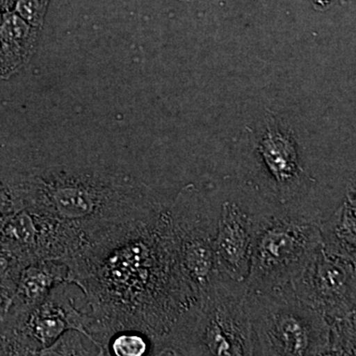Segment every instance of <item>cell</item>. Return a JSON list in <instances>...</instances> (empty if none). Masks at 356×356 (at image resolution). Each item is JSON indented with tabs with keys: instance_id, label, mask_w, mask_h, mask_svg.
Here are the masks:
<instances>
[{
	"instance_id": "obj_1",
	"label": "cell",
	"mask_w": 356,
	"mask_h": 356,
	"mask_svg": "<svg viewBox=\"0 0 356 356\" xmlns=\"http://www.w3.org/2000/svg\"><path fill=\"white\" fill-rule=\"evenodd\" d=\"M168 207L67 264L69 283L86 294L95 337L107 350L120 332H139L153 343L197 301L178 261Z\"/></svg>"
},
{
	"instance_id": "obj_2",
	"label": "cell",
	"mask_w": 356,
	"mask_h": 356,
	"mask_svg": "<svg viewBox=\"0 0 356 356\" xmlns=\"http://www.w3.org/2000/svg\"><path fill=\"white\" fill-rule=\"evenodd\" d=\"M7 177L17 210L69 229L81 252L120 238L166 204L144 182L103 166L53 165Z\"/></svg>"
},
{
	"instance_id": "obj_3",
	"label": "cell",
	"mask_w": 356,
	"mask_h": 356,
	"mask_svg": "<svg viewBox=\"0 0 356 356\" xmlns=\"http://www.w3.org/2000/svg\"><path fill=\"white\" fill-rule=\"evenodd\" d=\"M245 282L222 275L152 344V355H254Z\"/></svg>"
},
{
	"instance_id": "obj_4",
	"label": "cell",
	"mask_w": 356,
	"mask_h": 356,
	"mask_svg": "<svg viewBox=\"0 0 356 356\" xmlns=\"http://www.w3.org/2000/svg\"><path fill=\"white\" fill-rule=\"evenodd\" d=\"M320 219L299 205L267 213L252 250L248 292L288 290L322 245Z\"/></svg>"
},
{
	"instance_id": "obj_5",
	"label": "cell",
	"mask_w": 356,
	"mask_h": 356,
	"mask_svg": "<svg viewBox=\"0 0 356 356\" xmlns=\"http://www.w3.org/2000/svg\"><path fill=\"white\" fill-rule=\"evenodd\" d=\"M254 355H329L331 325L289 290L248 292Z\"/></svg>"
},
{
	"instance_id": "obj_6",
	"label": "cell",
	"mask_w": 356,
	"mask_h": 356,
	"mask_svg": "<svg viewBox=\"0 0 356 356\" xmlns=\"http://www.w3.org/2000/svg\"><path fill=\"white\" fill-rule=\"evenodd\" d=\"M168 209L178 261L198 300L221 275L215 248L219 216L193 184L178 192Z\"/></svg>"
},
{
	"instance_id": "obj_7",
	"label": "cell",
	"mask_w": 356,
	"mask_h": 356,
	"mask_svg": "<svg viewBox=\"0 0 356 356\" xmlns=\"http://www.w3.org/2000/svg\"><path fill=\"white\" fill-rule=\"evenodd\" d=\"M288 290L329 322L348 317L356 313V262L327 254L322 245Z\"/></svg>"
},
{
	"instance_id": "obj_8",
	"label": "cell",
	"mask_w": 356,
	"mask_h": 356,
	"mask_svg": "<svg viewBox=\"0 0 356 356\" xmlns=\"http://www.w3.org/2000/svg\"><path fill=\"white\" fill-rule=\"evenodd\" d=\"M267 212H254L240 200L222 204L216 236L218 271L236 282H245L250 273L252 250Z\"/></svg>"
},
{
	"instance_id": "obj_9",
	"label": "cell",
	"mask_w": 356,
	"mask_h": 356,
	"mask_svg": "<svg viewBox=\"0 0 356 356\" xmlns=\"http://www.w3.org/2000/svg\"><path fill=\"white\" fill-rule=\"evenodd\" d=\"M67 284L70 283H62L51 289L48 296L30 312L24 322L15 327L29 355H40L42 350L69 330H77L97 341L95 318L90 313H83L76 308L65 290Z\"/></svg>"
},
{
	"instance_id": "obj_10",
	"label": "cell",
	"mask_w": 356,
	"mask_h": 356,
	"mask_svg": "<svg viewBox=\"0 0 356 356\" xmlns=\"http://www.w3.org/2000/svg\"><path fill=\"white\" fill-rule=\"evenodd\" d=\"M255 151L266 170V191H269V196L282 206L291 204L310 181L300 161L291 131L268 120L264 132L257 138Z\"/></svg>"
},
{
	"instance_id": "obj_11",
	"label": "cell",
	"mask_w": 356,
	"mask_h": 356,
	"mask_svg": "<svg viewBox=\"0 0 356 356\" xmlns=\"http://www.w3.org/2000/svg\"><path fill=\"white\" fill-rule=\"evenodd\" d=\"M70 269L64 261L40 259L23 266L7 315V324L18 327L30 312L57 285L69 283Z\"/></svg>"
},
{
	"instance_id": "obj_12",
	"label": "cell",
	"mask_w": 356,
	"mask_h": 356,
	"mask_svg": "<svg viewBox=\"0 0 356 356\" xmlns=\"http://www.w3.org/2000/svg\"><path fill=\"white\" fill-rule=\"evenodd\" d=\"M41 30L33 27L15 11L2 14L0 22V77L6 79L31 58Z\"/></svg>"
},
{
	"instance_id": "obj_13",
	"label": "cell",
	"mask_w": 356,
	"mask_h": 356,
	"mask_svg": "<svg viewBox=\"0 0 356 356\" xmlns=\"http://www.w3.org/2000/svg\"><path fill=\"white\" fill-rule=\"evenodd\" d=\"M323 248L327 254L356 262V208L346 200L321 224Z\"/></svg>"
},
{
	"instance_id": "obj_14",
	"label": "cell",
	"mask_w": 356,
	"mask_h": 356,
	"mask_svg": "<svg viewBox=\"0 0 356 356\" xmlns=\"http://www.w3.org/2000/svg\"><path fill=\"white\" fill-rule=\"evenodd\" d=\"M40 355H108L105 346L77 330L65 332Z\"/></svg>"
},
{
	"instance_id": "obj_15",
	"label": "cell",
	"mask_w": 356,
	"mask_h": 356,
	"mask_svg": "<svg viewBox=\"0 0 356 356\" xmlns=\"http://www.w3.org/2000/svg\"><path fill=\"white\" fill-rule=\"evenodd\" d=\"M329 323L331 325L329 355H356V313Z\"/></svg>"
},
{
	"instance_id": "obj_16",
	"label": "cell",
	"mask_w": 356,
	"mask_h": 356,
	"mask_svg": "<svg viewBox=\"0 0 356 356\" xmlns=\"http://www.w3.org/2000/svg\"><path fill=\"white\" fill-rule=\"evenodd\" d=\"M109 355L143 356L152 355V341L139 332H117L110 339Z\"/></svg>"
},
{
	"instance_id": "obj_17",
	"label": "cell",
	"mask_w": 356,
	"mask_h": 356,
	"mask_svg": "<svg viewBox=\"0 0 356 356\" xmlns=\"http://www.w3.org/2000/svg\"><path fill=\"white\" fill-rule=\"evenodd\" d=\"M51 0H17L13 10L33 27L41 30Z\"/></svg>"
},
{
	"instance_id": "obj_18",
	"label": "cell",
	"mask_w": 356,
	"mask_h": 356,
	"mask_svg": "<svg viewBox=\"0 0 356 356\" xmlns=\"http://www.w3.org/2000/svg\"><path fill=\"white\" fill-rule=\"evenodd\" d=\"M17 211L7 173L0 175V227L6 218Z\"/></svg>"
},
{
	"instance_id": "obj_19",
	"label": "cell",
	"mask_w": 356,
	"mask_h": 356,
	"mask_svg": "<svg viewBox=\"0 0 356 356\" xmlns=\"http://www.w3.org/2000/svg\"><path fill=\"white\" fill-rule=\"evenodd\" d=\"M14 292L15 290L13 288L0 286V324L6 322L9 309L13 303Z\"/></svg>"
},
{
	"instance_id": "obj_20",
	"label": "cell",
	"mask_w": 356,
	"mask_h": 356,
	"mask_svg": "<svg viewBox=\"0 0 356 356\" xmlns=\"http://www.w3.org/2000/svg\"><path fill=\"white\" fill-rule=\"evenodd\" d=\"M346 201L353 207L356 208V175L348 184Z\"/></svg>"
},
{
	"instance_id": "obj_21",
	"label": "cell",
	"mask_w": 356,
	"mask_h": 356,
	"mask_svg": "<svg viewBox=\"0 0 356 356\" xmlns=\"http://www.w3.org/2000/svg\"><path fill=\"white\" fill-rule=\"evenodd\" d=\"M337 0H311L312 6L317 11H325L334 6Z\"/></svg>"
}]
</instances>
